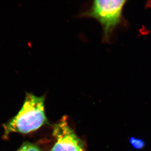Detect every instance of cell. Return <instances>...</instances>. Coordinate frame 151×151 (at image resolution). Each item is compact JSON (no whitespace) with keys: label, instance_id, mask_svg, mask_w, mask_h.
<instances>
[{"label":"cell","instance_id":"obj_2","mask_svg":"<svg viewBox=\"0 0 151 151\" xmlns=\"http://www.w3.org/2000/svg\"><path fill=\"white\" fill-rule=\"evenodd\" d=\"M126 2L124 0H96L89 10L83 14L84 16L93 18L100 23L105 42L110 40L113 32L122 23Z\"/></svg>","mask_w":151,"mask_h":151},{"label":"cell","instance_id":"obj_3","mask_svg":"<svg viewBox=\"0 0 151 151\" xmlns=\"http://www.w3.org/2000/svg\"><path fill=\"white\" fill-rule=\"evenodd\" d=\"M55 143L51 151H85L84 141L76 134L64 117L53 126Z\"/></svg>","mask_w":151,"mask_h":151},{"label":"cell","instance_id":"obj_5","mask_svg":"<svg viewBox=\"0 0 151 151\" xmlns=\"http://www.w3.org/2000/svg\"><path fill=\"white\" fill-rule=\"evenodd\" d=\"M16 151H43L38 147L29 142H23Z\"/></svg>","mask_w":151,"mask_h":151},{"label":"cell","instance_id":"obj_1","mask_svg":"<svg viewBox=\"0 0 151 151\" xmlns=\"http://www.w3.org/2000/svg\"><path fill=\"white\" fill-rule=\"evenodd\" d=\"M45 96L26 92L24 102L16 116L3 125L4 139L12 133L26 134L40 129L48 122L45 110Z\"/></svg>","mask_w":151,"mask_h":151},{"label":"cell","instance_id":"obj_4","mask_svg":"<svg viewBox=\"0 0 151 151\" xmlns=\"http://www.w3.org/2000/svg\"><path fill=\"white\" fill-rule=\"evenodd\" d=\"M129 142L132 147L137 150H142L146 145L145 142L143 140L135 137H130Z\"/></svg>","mask_w":151,"mask_h":151}]
</instances>
